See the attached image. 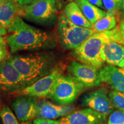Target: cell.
<instances>
[{"label": "cell", "instance_id": "cell-1", "mask_svg": "<svg viewBox=\"0 0 124 124\" xmlns=\"http://www.w3.org/2000/svg\"><path fill=\"white\" fill-rule=\"evenodd\" d=\"M10 33L7 41L12 53L20 51L46 49L55 46L50 35L25 23L21 16L15 18L7 29Z\"/></svg>", "mask_w": 124, "mask_h": 124}, {"label": "cell", "instance_id": "cell-2", "mask_svg": "<svg viewBox=\"0 0 124 124\" xmlns=\"http://www.w3.org/2000/svg\"><path fill=\"white\" fill-rule=\"evenodd\" d=\"M108 40L123 44L120 26L102 32H96L79 47L74 49L72 56L78 61L100 70L105 62L102 58L103 45Z\"/></svg>", "mask_w": 124, "mask_h": 124}, {"label": "cell", "instance_id": "cell-3", "mask_svg": "<svg viewBox=\"0 0 124 124\" xmlns=\"http://www.w3.org/2000/svg\"><path fill=\"white\" fill-rule=\"evenodd\" d=\"M9 59L22 76L27 86L55 70L54 59L48 54L12 56Z\"/></svg>", "mask_w": 124, "mask_h": 124}, {"label": "cell", "instance_id": "cell-4", "mask_svg": "<svg viewBox=\"0 0 124 124\" xmlns=\"http://www.w3.org/2000/svg\"><path fill=\"white\" fill-rule=\"evenodd\" d=\"M58 31L63 46L67 49H75L96 32L91 28L77 25L64 15L59 18Z\"/></svg>", "mask_w": 124, "mask_h": 124}, {"label": "cell", "instance_id": "cell-5", "mask_svg": "<svg viewBox=\"0 0 124 124\" xmlns=\"http://www.w3.org/2000/svg\"><path fill=\"white\" fill-rule=\"evenodd\" d=\"M86 89L73 77L60 75L56 80L49 98L58 105H70Z\"/></svg>", "mask_w": 124, "mask_h": 124}, {"label": "cell", "instance_id": "cell-6", "mask_svg": "<svg viewBox=\"0 0 124 124\" xmlns=\"http://www.w3.org/2000/svg\"><path fill=\"white\" fill-rule=\"evenodd\" d=\"M58 10L57 0H39L23 7L21 17L36 24L49 25L56 20Z\"/></svg>", "mask_w": 124, "mask_h": 124}, {"label": "cell", "instance_id": "cell-7", "mask_svg": "<svg viewBox=\"0 0 124 124\" xmlns=\"http://www.w3.org/2000/svg\"><path fill=\"white\" fill-rule=\"evenodd\" d=\"M27 86L23 77L9 58L0 63V90L17 93Z\"/></svg>", "mask_w": 124, "mask_h": 124}, {"label": "cell", "instance_id": "cell-8", "mask_svg": "<svg viewBox=\"0 0 124 124\" xmlns=\"http://www.w3.org/2000/svg\"><path fill=\"white\" fill-rule=\"evenodd\" d=\"M60 75L62 74L59 70H54L48 75L41 78L16 93L20 95L29 96L35 98H49L56 80Z\"/></svg>", "mask_w": 124, "mask_h": 124}, {"label": "cell", "instance_id": "cell-9", "mask_svg": "<svg viewBox=\"0 0 124 124\" xmlns=\"http://www.w3.org/2000/svg\"><path fill=\"white\" fill-rule=\"evenodd\" d=\"M67 71L70 76L82 83L87 89L100 85L99 70L89 65L73 61L68 65Z\"/></svg>", "mask_w": 124, "mask_h": 124}, {"label": "cell", "instance_id": "cell-10", "mask_svg": "<svg viewBox=\"0 0 124 124\" xmlns=\"http://www.w3.org/2000/svg\"><path fill=\"white\" fill-rule=\"evenodd\" d=\"M81 104L106 116L113 112L114 108L106 91L103 89L87 93L82 97Z\"/></svg>", "mask_w": 124, "mask_h": 124}, {"label": "cell", "instance_id": "cell-11", "mask_svg": "<svg viewBox=\"0 0 124 124\" xmlns=\"http://www.w3.org/2000/svg\"><path fill=\"white\" fill-rule=\"evenodd\" d=\"M59 121L61 124H106L107 116L87 108L72 111Z\"/></svg>", "mask_w": 124, "mask_h": 124}, {"label": "cell", "instance_id": "cell-12", "mask_svg": "<svg viewBox=\"0 0 124 124\" xmlns=\"http://www.w3.org/2000/svg\"><path fill=\"white\" fill-rule=\"evenodd\" d=\"M37 101L35 98L25 95L14 101L12 108L20 121L28 122L37 117Z\"/></svg>", "mask_w": 124, "mask_h": 124}, {"label": "cell", "instance_id": "cell-13", "mask_svg": "<svg viewBox=\"0 0 124 124\" xmlns=\"http://www.w3.org/2000/svg\"><path fill=\"white\" fill-rule=\"evenodd\" d=\"M37 107V117L51 120L66 116L75 108L73 105H56L44 100L38 101Z\"/></svg>", "mask_w": 124, "mask_h": 124}, {"label": "cell", "instance_id": "cell-14", "mask_svg": "<svg viewBox=\"0 0 124 124\" xmlns=\"http://www.w3.org/2000/svg\"><path fill=\"white\" fill-rule=\"evenodd\" d=\"M100 82L111 87L113 90L124 93V69L108 65L98 71Z\"/></svg>", "mask_w": 124, "mask_h": 124}, {"label": "cell", "instance_id": "cell-15", "mask_svg": "<svg viewBox=\"0 0 124 124\" xmlns=\"http://www.w3.org/2000/svg\"><path fill=\"white\" fill-rule=\"evenodd\" d=\"M102 58L108 65L124 69V45L108 40L103 45Z\"/></svg>", "mask_w": 124, "mask_h": 124}, {"label": "cell", "instance_id": "cell-16", "mask_svg": "<svg viewBox=\"0 0 124 124\" xmlns=\"http://www.w3.org/2000/svg\"><path fill=\"white\" fill-rule=\"evenodd\" d=\"M23 7L15 0H0V25L8 29L15 18L22 16Z\"/></svg>", "mask_w": 124, "mask_h": 124}, {"label": "cell", "instance_id": "cell-17", "mask_svg": "<svg viewBox=\"0 0 124 124\" xmlns=\"http://www.w3.org/2000/svg\"><path fill=\"white\" fill-rule=\"evenodd\" d=\"M64 13L65 16L74 24L87 28H92L93 25L86 18L75 1L67 4Z\"/></svg>", "mask_w": 124, "mask_h": 124}, {"label": "cell", "instance_id": "cell-18", "mask_svg": "<svg viewBox=\"0 0 124 124\" xmlns=\"http://www.w3.org/2000/svg\"><path fill=\"white\" fill-rule=\"evenodd\" d=\"M86 18L91 24H94L106 15L104 11L97 6L91 4L87 0H74Z\"/></svg>", "mask_w": 124, "mask_h": 124}, {"label": "cell", "instance_id": "cell-19", "mask_svg": "<svg viewBox=\"0 0 124 124\" xmlns=\"http://www.w3.org/2000/svg\"><path fill=\"white\" fill-rule=\"evenodd\" d=\"M117 26L116 14L106 12V15L93 24L92 28L95 32H102L114 29Z\"/></svg>", "mask_w": 124, "mask_h": 124}, {"label": "cell", "instance_id": "cell-20", "mask_svg": "<svg viewBox=\"0 0 124 124\" xmlns=\"http://www.w3.org/2000/svg\"><path fill=\"white\" fill-rule=\"evenodd\" d=\"M0 118L3 124H20L18 120L9 107L4 106L0 111Z\"/></svg>", "mask_w": 124, "mask_h": 124}, {"label": "cell", "instance_id": "cell-21", "mask_svg": "<svg viewBox=\"0 0 124 124\" xmlns=\"http://www.w3.org/2000/svg\"><path fill=\"white\" fill-rule=\"evenodd\" d=\"M114 108L124 111V93L113 90L108 94Z\"/></svg>", "mask_w": 124, "mask_h": 124}, {"label": "cell", "instance_id": "cell-22", "mask_svg": "<svg viewBox=\"0 0 124 124\" xmlns=\"http://www.w3.org/2000/svg\"><path fill=\"white\" fill-rule=\"evenodd\" d=\"M107 124H124V111H113L110 114Z\"/></svg>", "mask_w": 124, "mask_h": 124}, {"label": "cell", "instance_id": "cell-23", "mask_svg": "<svg viewBox=\"0 0 124 124\" xmlns=\"http://www.w3.org/2000/svg\"><path fill=\"white\" fill-rule=\"evenodd\" d=\"M8 46L7 38L0 37V63L9 58Z\"/></svg>", "mask_w": 124, "mask_h": 124}, {"label": "cell", "instance_id": "cell-24", "mask_svg": "<svg viewBox=\"0 0 124 124\" xmlns=\"http://www.w3.org/2000/svg\"><path fill=\"white\" fill-rule=\"evenodd\" d=\"M103 7L106 9L107 12L116 14L118 11L117 3L115 0H102Z\"/></svg>", "mask_w": 124, "mask_h": 124}, {"label": "cell", "instance_id": "cell-25", "mask_svg": "<svg viewBox=\"0 0 124 124\" xmlns=\"http://www.w3.org/2000/svg\"><path fill=\"white\" fill-rule=\"evenodd\" d=\"M33 124H61L59 121H56L51 119L42 118L36 117L34 120Z\"/></svg>", "mask_w": 124, "mask_h": 124}, {"label": "cell", "instance_id": "cell-26", "mask_svg": "<svg viewBox=\"0 0 124 124\" xmlns=\"http://www.w3.org/2000/svg\"><path fill=\"white\" fill-rule=\"evenodd\" d=\"M39 0H15V1L18 5L21 7H25V6L29 5L33 3H35Z\"/></svg>", "mask_w": 124, "mask_h": 124}, {"label": "cell", "instance_id": "cell-27", "mask_svg": "<svg viewBox=\"0 0 124 124\" xmlns=\"http://www.w3.org/2000/svg\"><path fill=\"white\" fill-rule=\"evenodd\" d=\"M88 2L91 3V4L97 6V7L103 9L104 7H103V2H102V0H87Z\"/></svg>", "mask_w": 124, "mask_h": 124}, {"label": "cell", "instance_id": "cell-28", "mask_svg": "<svg viewBox=\"0 0 124 124\" xmlns=\"http://www.w3.org/2000/svg\"><path fill=\"white\" fill-rule=\"evenodd\" d=\"M120 30L121 35L122 39L123 41V45H124V19L122 20L120 24Z\"/></svg>", "mask_w": 124, "mask_h": 124}, {"label": "cell", "instance_id": "cell-29", "mask_svg": "<svg viewBox=\"0 0 124 124\" xmlns=\"http://www.w3.org/2000/svg\"><path fill=\"white\" fill-rule=\"evenodd\" d=\"M7 29L5 28L4 27H2V26L0 25V37L4 36L7 35Z\"/></svg>", "mask_w": 124, "mask_h": 124}, {"label": "cell", "instance_id": "cell-30", "mask_svg": "<svg viewBox=\"0 0 124 124\" xmlns=\"http://www.w3.org/2000/svg\"><path fill=\"white\" fill-rule=\"evenodd\" d=\"M116 3H117V7H118V10H120L122 8V2H123V0H115Z\"/></svg>", "mask_w": 124, "mask_h": 124}, {"label": "cell", "instance_id": "cell-31", "mask_svg": "<svg viewBox=\"0 0 124 124\" xmlns=\"http://www.w3.org/2000/svg\"><path fill=\"white\" fill-rule=\"evenodd\" d=\"M122 11L124 12V0H123V2H122Z\"/></svg>", "mask_w": 124, "mask_h": 124}, {"label": "cell", "instance_id": "cell-32", "mask_svg": "<svg viewBox=\"0 0 124 124\" xmlns=\"http://www.w3.org/2000/svg\"><path fill=\"white\" fill-rule=\"evenodd\" d=\"M22 124H32L29 122H23Z\"/></svg>", "mask_w": 124, "mask_h": 124}, {"label": "cell", "instance_id": "cell-33", "mask_svg": "<svg viewBox=\"0 0 124 124\" xmlns=\"http://www.w3.org/2000/svg\"><path fill=\"white\" fill-rule=\"evenodd\" d=\"M1 110V100H0V111Z\"/></svg>", "mask_w": 124, "mask_h": 124}]
</instances>
